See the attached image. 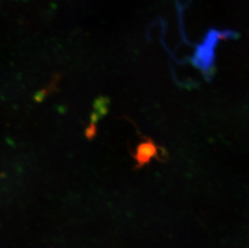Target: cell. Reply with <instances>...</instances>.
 <instances>
[{
  "label": "cell",
  "instance_id": "6da1fadb",
  "mask_svg": "<svg viewBox=\"0 0 249 248\" xmlns=\"http://www.w3.org/2000/svg\"><path fill=\"white\" fill-rule=\"evenodd\" d=\"M231 34V31H223L219 32L214 29L210 31L206 36V41L204 40L203 45L197 47V51L193 56L192 61L195 66L197 68H200L203 71L204 74L208 78L212 77V63H213V55H214V45H215L216 40L219 38L226 36V35Z\"/></svg>",
  "mask_w": 249,
  "mask_h": 248
},
{
  "label": "cell",
  "instance_id": "7a4b0ae2",
  "mask_svg": "<svg viewBox=\"0 0 249 248\" xmlns=\"http://www.w3.org/2000/svg\"><path fill=\"white\" fill-rule=\"evenodd\" d=\"M160 147L157 145L151 139H145L139 143L134 153V159L137 163V167L148 164L153 158H158L160 156Z\"/></svg>",
  "mask_w": 249,
  "mask_h": 248
}]
</instances>
